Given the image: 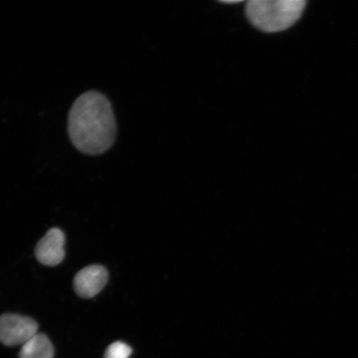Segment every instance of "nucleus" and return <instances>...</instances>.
Masks as SVG:
<instances>
[{
  "instance_id": "6",
  "label": "nucleus",
  "mask_w": 358,
  "mask_h": 358,
  "mask_svg": "<svg viewBox=\"0 0 358 358\" xmlns=\"http://www.w3.org/2000/svg\"><path fill=\"white\" fill-rule=\"evenodd\" d=\"M52 344L43 334H37L22 346L20 358H53Z\"/></svg>"
},
{
  "instance_id": "5",
  "label": "nucleus",
  "mask_w": 358,
  "mask_h": 358,
  "mask_svg": "<svg viewBox=\"0 0 358 358\" xmlns=\"http://www.w3.org/2000/svg\"><path fill=\"white\" fill-rule=\"evenodd\" d=\"M104 266L92 265L80 271L74 278V289L80 297L91 299L99 294L108 281Z\"/></svg>"
},
{
  "instance_id": "7",
  "label": "nucleus",
  "mask_w": 358,
  "mask_h": 358,
  "mask_svg": "<svg viewBox=\"0 0 358 358\" xmlns=\"http://www.w3.org/2000/svg\"><path fill=\"white\" fill-rule=\"evenodd\" d=\"M131 353L132 349L127 343L115 342L107 348L105 358H129Z\"/></svg>"
},
{
  "instance_id": "8",
  "label": "nucleus",
  "mask_w": 358,
  "mask_h": 358,
  "mask_svg": "<svg viewBox=\"0 0 358 358\" xmlns=\"http://www.w3.org/2000/svg\"><path fill=\"white\" fill-rule=\"evenodd\" d=\"M241 2H243V1H222V3H241Z\"/></svg>"
},
{
  "instance_id": "4",
  "label": "nucleus",
  "mask_w": 358,
  "mask_h": 358,
  "mask_svg": "<svg viewBox=\"0 0 358 358\" xmlns=\"http://www.w3.org/2000/svg\"><path fill=\"white\" fill-rule=\"evenodd\" d=\"M65 236L58 228H52L35 249V256L44 266H55L64 261L65 257Z\"/></svg>"
},
{
  "instance_id": "3",
  "label": "nucleus",
  "mask_w": 358,
  "mask_h": 358,
  "mask_svg": "<svg viewBox=\"0 0 358 358\" xmlns=\"http://www.w3.org/2000/svg\"><path fill=\"white\" fill-rule=\"evenodd\" d=\"M38 325L29 317L6 313L0 316V342L6 346L24 345L38 334Z\"/></svg>"
},
{
  "instance_id": "1",
  "label": "nucleus",
  "mask_w": 358,
  "mask_h": 358,
  "mask_svg": "<svg viewBox=\"0 0 358 358\" xmlns=\"http://www.w3.org/2000/svg\"><path fill=\"white\" fill-rule=\"evenodd\" d=\"M67 129L71 143L80 153L96 156L108 151L117 136L108 98L97 91L80 95L69 110Z\"/></svg>"
},
{
  "instance_id": "2",
  "label": "nucleus",
  "mask_w": 358,
  "mask_h": 358,
  "mask_svg": "<svg viewBox=\"0 0 358 358\" xmlns=\"http://www.w3.org/2000/svg\"><path fill=\"white\" fill-rule=\"evenodd\" d=\"M304 0H250L245 13L262 32L278 33L296 22L306 8Z\"/></svg>"
}]
</instances>
